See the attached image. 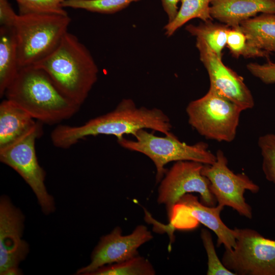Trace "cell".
<instances>
[{"label": "cell", "mask_w": 275, "mask_h": 275, "mask_svg": "<svg viewBox=\"0 0 275 275\" xmlns=\"http://www.w3.org/2000/svg\"><path fill=\"white\" fill-rule=\"evenodd\" d=\"M169 117L158 108L137 107L131 99H123L112 111L88 121L79 126L59 125L51 131L53 145L67 149L89 136L111 135L120 139L143 129H150L165 135L171 133Z\"/></svg>", "instance_id": "obj_1"}, {"label": "cell", "mask_w": 275, "mask_h": 275, "mask_svg": "<svg viewBox=\"0 0 275 275\" xmlns=\"http://www.w3.org/2000/svg\"><path fill=\"white\" fill-rule=\"evenodd\" d=\"M33 66L43 70L64 96L80 106L98 79V68L90 52L68 32L53 51Z\"/></svg>", "instance_id": "obj_2"}, {"label": "cell", "mask_w": 275, "mask_h": 275, "mask_svg": "<svg viewBox=\"0 0 275 275\" xmlns=\"http://www.w3.org/2000/svg\"><path fill=\"white\" fill-rule=\"evenodd\" d=\"M4 96L34 119L50 125L71 118L81 106L64 96L48 74L34 66L20 68Z\"/></svg>", "instance_id": "obj_3"}, {"label": "cell", "mask_w": 275, "mask_h": 275, "mask_svg": "<svg viewBox=\"0 0 275 275\" xmlns=\"http://www.w3.org/2000/svg\"><path fill=\"white\" fill-rule=\"evenodd\" d=\"M71 21L68 14H18L14 24L19 68L33 66L58 47Z\"/></svg>", "instance_id": "obj_4"}, {"label": "cell", "mask_w": 275, "mask_h": 275, "mask_svg": "<svg viewBox=\"0 0 275 275\" xmlns=\"http://www.w3.org/2000/svg\"><path fill=\"white\" fill-rule=\"evenodd\" d=\"M134 136L135 140L123 137L117 140V142L123 148L143 154L152 161L156 168L157 183L163 178L167 171L164 166L170 162L189 160L212 164L216 159V154L208 149L206 143L188 145L180 141L172 132L159 136L143 129Z\"/></svg>", "instance_id": "obj_5"}, {"label": "cell", "mask_w": 275, "mask_h": 275, "mask_svg": "<svg viewBox=\"0 0 275 275\" xmlns=\"http://www.w3.org/2000/svg\"><path fill=\"white\" fill-rule=\"evenodd\" d=\"M242 111L211 88L203 97L190 101L186 108L189 125L206 139L220 142L235 139Z\"/></svg>", "instance_id": "obj_6"}, {"label": "cell", "mask_w": 275, "mask_h": 275, "mask_svg": "<svg viewBox=\"0 0 275 275\" xmlns=\"http://www.w3.org/2000/svg\"><path fill=\"white\" fill-rule=\"evenodd\" d=\"M236 243L222 258L236 275H275V240L250 228H235Z\"/></svg>", "instance_id": "obj_7"}, {"label": "cell", "mask_w": 275, "mask_h": 275, "mask_svg": "<svg viewBox=\"0 0 275 275\" xmlns=\"http://www.w3.org/2000/svg\"><path fill=\"white\" fill-rule=\"evenodd\" d=\"M43 123L36 126L18 141L0 150V160L16 171L32 188L42 211L49 214L55 209L53 197L47 192L44 180L46 173L38 161L35 143L43 134Z\"/></svg>", "instance_id": "obj_8"}, {"label": "cell", "mask_w": 275, "mask_h": 275, "mask_svg": "<svg viewBox=\"0 0 275 275\" xmlns=\"http://www.w3.org/2000/svg\"><path fill=\"white\" fill-rule=\"evenodd\" d=\"M224 207L217 204L209 206L199 201L197 196L186 194L174 206L169 223L166 226L169 234L176 230H191L202 224L217 236V247L223 245L226 250L233 249L236 243L234 229L227 227L221 218Z\"/></svg>", "instance_id": "obj_9"}, {"label": "cell", "mask_w": 275, "mask_h": 275, "mask_svg": "<svg viewBox=\"0 0 275 275\" xmlns=\"http://www.w3.org/2000/svg\"><path fill=\"white\" fill-rule=\"evenodd\" d=\"M216 161L204 164L201 173L210 182V189L218 204L228 206L241 216L253 217L252 208L244 197L246 190L257 193L260 187L247 175L235 174L228 166V159L221 150L216 153Z\"/></svg>", "instance_id": "obj_10"}, {"label": "cell", "mask_w": 275, "mask_h": 275, "mask_svg": "<svg viewBox=\"0 0 275 275\" xmlns=\"http://www.w3.org/2000/svg\"><path fill=\"white\" fill-rule=\"evenodd\" d=\"M203 166L194 161H178L167 171L160 181L157 202L165 206L168 217L175 204L186 194L198 193L203 204L215 206L217 202L210 189V182L201 173Z\"/></svg>", "instance_id": "obj_11"}, {"label": "cell", "mask_w": 275, "mask_h": 275, "mask_svg": "<svg viewBox=\"0 0 275 275\" xmlns=\"http://www.w3.org/2000/svg\"><path fill=\"white\" fill-rule=\"evenodd\" d=\"M153 238L147 227L138 225L129 234L123 235L117 227L109 234L101 237L91 255L90 263L78 269L77 274L90 275L98 268L119 263L139 255L138 249Z\"/></svg>", "instance_id": "obj_12"}, {"label": "cell", "mask_w": 275, "mask_h": 275, "mask_svg": "<svg viewBox=\"0 0 275 275\" xmlns=\"http://www.w3.org/2000/svg\"><path fill=\"white\" fill-rule=\"evenodd\" d=\"M200 59L209 75L210 87L239 106L242 111L254 106L252 94L243 78L226 66L202 39L196 38Z\"/></svg>", "instance_id": "obj_13"}, {"label": "cell", "mask_w": 275, "mask_h": 275, "mask_svg": "<svg viewBox=\"0 0 275 275\" xmlns=\"http://www.w3.org/2000/svg\"><path fill=\"white\" fill-rule=\"evenodd\" d=\"M24 216L7 196L0 200V274L18 267L29 253L27 242L22 239Z\"/></svg>", "instance_id": "obj_14"}, {"label": "cell", "mask_w": 275, "mask_h": 275, "mask_svg": "<svg viewBox=\"0 0 275 275\" xmlns=\"http://www.w3.org/2000/svg\"><path fill=\"white\" fill-rule=\"evenodd\" d=\"M259 13H275V0H212L210 3L212 18L230 28Z\"/></svg>", "instance_id": "obj_15"}, {"label": "cell", "mask_w": 275, "mask_h": 275, "mask_svg": "<svg viewBox=\"0 0 275 275\" xmlns=\"http://www.w3.org/2000/svg\"><path fill=\"white\" fill-rule=\"evenodd\" d=\"M38 123L28 112L6 99L0 104V150L24 136Z\"/></svg>", "instance_id": "obj_16"}, {"label": "cell", "mask_w": 275, "mask_h": 275, "mask_svg": "<svg viewBox=\"0 0 275 275\" xmlns=\"http://www.w3.org/2000/svg\"><path fill=\"white\" fill-rule=\"evenodd\" d=\"M17 41L14 26H0V97L19 70Z\"/></svg>", "instance_id": "obj_17"}, {"label": "cell", "mask_w": 275, "mask_h": 275, "mask_svg": "<svg viewBox=\"0 0 275 275\" xmlns=\"http://www.w3.org/2000/svg\"><path fill=\"white\" fill-rule=\"evenodd\" d=\"M252 45L268 52H275V13L260 15L239 25Z\"/></svg>", "instance_id": "obj_18"}, {"label": "cell", "mask_w": 275, "mask_h": 275, "mask_svg": "<svg viewBox=\"0 0 275 275\" xmlns=\"http://www.w3.org/2000/svg\"><path fill=\"white\" fill-rule=\"evenodd\" d=\"M212 0H181V5L175 19L164 26L168 37L187 22L194 18H199L203 22L213 20L210 15V3Z\"/></svg>", "instance_id": "obj_19"}, {"label": "cell", "mask_w": 275, "mask_h": 275, "mask_svg": "<svg viewBox=\"0 0 275 275\" xmlns=\"http://www.w3.org/2000/svg\"><path fill=\"white\" fill-rule=\"evenodd\" d=\"M209 20L199 25L188 24L185 30L196 38L203 40L209 47L219 57L226 46L227 32L229 26L223 24L213 23Z\"/></svg>", "instance_id": "obj_20"}, {"label": "cell", "mask_w": 275, "mask_h": 275, "mask_svg": "<svg viewBox=\"0 0 275 275\" xmlns=\"http://www.w3.org/2000/svg\"><path fill=\"white\" fill-rule=\"evenodd\" d=\"M150 262L139 255L127 260L103 266L90 275H154Z\"/></svg>", "instance_id": "obj_21"}, {"label": "cell", "mask_w": 275, "mask_h": 275, "mask_svg": "<svg viewBox=\"0 0 275 275\" xmlns=\"http://www.w3.org/2000/svg\"><path fill=\"white\" fill-rule=\"evenodd\" d=\"M226 46L235 58L242 56L245 58H266L268 60L270 54V52L251 45L239 25L229 28L227 32Z\"/></svg>", "instance_id": "obj_22"}, {"label": "cell", "mask_w": 275, "mask_h": 275, "mask_svg": "<svg viewBox=\"0 0 275 275\" xmlns=\"http://www.w3.org/2000/svg\"><path fill=\"white\" fill-rule=\"evenodd\" d=\"M140 0H67L62 3L63 8L82 9L101 14H114Z\"/></svg>", "instance_id": "obj_23"}, {"label": "cell", "mask_w": 275, "mask_h": 275, "mask_svg": "<svg viewBox=\"0 0 275 275\" xmlns=\"http://www.w3.org/2000/svg\"><path fill=\"white\" fill-rule=\"evenodd\" d=\"M258 144L262 157L263 173L266 179L275 185V134L260 136Z\"/></svg>", "instance_id": "obj_24"}, {"label": "cell", "mask_w": 275, "mask_h": 275, "mask_svg": "<svg viewBox=\"0 0 275 275\" xmlns=\"http://www.w3.org/2000/svg\"><path fill=\"white\" fill-rule=\"evenodd\" d=\"M67 0H15L18 14L47 13L66 15L62 3Z\"/></svg>", "instance_id": "obj_25"}, {"label": "cell", "mask_w": 275, "mask_h": 275, "mask_svg": "<svg viewBox=\"0 0 275 275\" xmlns=\"http://www.w3.org/2000/svg\"><path fill=\"white\" fill-rule=\"evenodd\" d=\"M201 238L207 256V275H236L227 268L218 258L212 237L206 229H202Z\"/></svg>", "instance_id": "obj_26"}, {"label": "cell", "mask_w": 275, "mask_h": 275, "mask_svg": "<svg viewBox=\"0 0 275 275\" xmlns=\"http://www.w3.org/2000/svg\"><path fill=\"white\" fill-rule=\"evenodd\" d=\"M248 71L265 84H275V63L269 59L263 64L250 63L246 65Z\"/></svg>", "instance_id": "obj_27"}, {"label": "cell", "mask_w": 275, "mask_h": 275, "mask_svg": "<svg viewBox=\"0 0 275 275\" xmlns=\"http://www.w3.org/2000/svg\"><path fill=\"white\" fill-rule=\"evenodd\" d=\"M17 16L8 0H0V26H14Z\"/></svg>", "instance_id": "obj_28"}, {"label": "cell", "mask_w": 275, "mask_h": 275, "mask_svg": "<svg viewBox=\"0 0 275 275\" xmlns=\"http://www.w3.org/2000/svg\"><path fill=\"white\" fill-rule=\"evenodd\" d=\"M180 0H161L164 11L168 17V23L172 21L178 12L177 4Z\"/></svg>", "instance_id": "obj_29"}, {"label": "cell", "mask_w": 275, "mask_h": 275, "mask_svg": "<svg viewBox=\"0 0 275 275\" xmlns=\"http://www.w3.org/2000/svg\"><path fill=\"white\" fill-rule=\"evenodd\" d=\"M22 272L18 267H13L7 270L3 275L21 274Z\"/></svg>", "instance_id": "obj_30"}]
</instances>
